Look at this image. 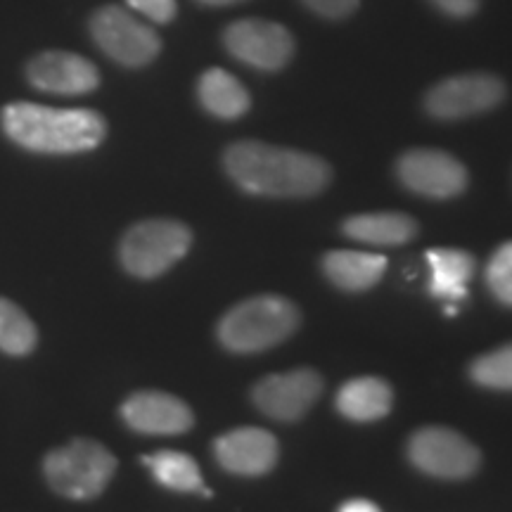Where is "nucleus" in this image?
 <instances>
[{
    "label": "nucleus",
    "mask_w": 512,
    "mask_h": 512,
    "mask_svg": "<svg viewBox=\"0 0 512 512\" xmlns=\"http://www.w3.org/2000/svg\"><path fill=\"white\" fill-rule=\"evenodd\" d=\"M302 3L325 19H344L358 8V0H302Z\"/></svg>",
    "instance_id": "25"
},
{
    "label": "nucleus",
    "mask_w": 512,
    "mask_h": 512,
    "mask_svg": "<svg viewBox=\"0 0 512 512\" xmlns=\"http://www.w3.org/2000/svg\"><path fill=\"white\" fill-rule=\"evenodd\" d=\"M223 46L235 60L259 72H278L294 55V38L283 24L271 19L247 17L228 24Z\"/></svg>",
    "instance_id": "7"
},
{
    "label": "nucleus",
    "mask_w": 512,
    "mask_h": 512,
    "mask_svg": "<svg viewBox=\"0 0 512 512\" xmlns=\"http://www.w3.org/2000/svg\"><path fill=\"white\" fill-rule=\"evenodd\" d=\"M190 228L181 221L150 219L126 230L119 247V259L136 278H157L188 254Z\"/></svg>",
    "instance_id": "5"
},
{
    "label": "nucleus",
    "mask_w": 512,
    "mask_h": 512,
    "mask_svg": "<svg viewBox=\"0 0 512 512\" xmlns=\"http://www.w3.org/2000/svg\"><path fill=\"white\" fill-rule=\"evenodd\" d=\"M323 392L316 370L299 368L292 373L268 375L254 387L252 399L261 413L280 422L299 420Z\"/></svg>",
    "instance_id": "11"
},
{
    "label": "nucleus",
    "mask_w": 512,
    "mask_h": 512,
    "mask_svg": "<svg viewBox=\"0 0 512 512\" xmlns=\"http://www.w3.org/2000/svg\"><path fill=\"white\" fill-rule=\"evenodd\" d=\"M299 311L290 299L261 294L233 306L219 323V339L235 354H256L285 342L297 330Z\"/></svg>",
    "instance_id": "3"
},
{
    "label": "nucleus",
    "mask_w": 512,
    "mask_h": 512,
    "mask_svg": "<svg viewBox=\"0 0 512 512\" xmlns=\"http://www.w3.org/2000/svg\"><path fill=\"white\" fill-rule=\"evenodd\" d=\"M214 456L223 470L242 477H259L271 472L278 460V441L259 427H240L216 439Z\"/></svg>",
    "instance_id": "13"
},
{
    "label": "nucleus",
    "mask_w": 512,
    "mask_h": 512,
    "mask_svg": "<svg viewBox=\"0 0 512 512\" xmlns=\"http://www.w3.org/2000/svg\"><path fill=\"white\" fill-rule=\"evenodd\" d=\"M223 166L242 190L261 197H311L330 183V166L320 157L256 140L230 145Z\"/></svg>",
    "instance_id": "1"
},
{
    "label": "nucleus",
    "mask_w": 512,
    "mask_h": 512,
    "mask_svg": "<svg viewBox=\"0 0 512 512\" xmlns=\"http://www.w3.org/2000/svg\"><path fill=\"white\" fill-rule=\"evenodd\" d=\"M408 458L425 475L465 479L475 475L482 456L470 439L448 427H422L408 441Z\"/></svg>",
    "instance_id": "8"
},
{
    "label": "nucleus",
    "mask_w": 512,
    "mask_h": 512,
    "mask_svg": "<svg viewBox=\"0 0 512 512\" xmlns=\"http://www.w3.org/2000/svg\"><path fill=\"white\" fill-rule=\"evenodd\" d=\"M126 5L155 24H169L178 12L176 0H126Z\"/></svg>",
    "instance_id": "24"
},
{
    "label": "nucleus",
    "mask_w": 512,
    "mask_h": 512,
    "mask_svg": "<svg viewBox=\"0 0 512 512\" xmlns=\"http://www.w3.org/2000/svg\"><path fill=\"white\" fill-rule=\"evenodd\" d=\"M5 136L41 155H76L95 150L107 136L102 114L93 110H57L36 102H12L0 112Z\"/></svg>",
    "instance_id": "2"
},
{
    "label": "nucleus",
    "mask_w": 512,
    "mask_h": 512,
    "mask_svg": "<svg viewBox=\"0 0 512 512\" xmlns=\"http://www.w3.org/2000/svg\"><path fill=\"white\" fill-rule=\"evenodd\" d=\"M430 3L453 19H467L479 10V0H430Z\"/></svg>",
    "instance_id": "26"
},
{
    "label": "nucleus",
    "mask_w": 512,
    "mask_h": 512,
    "mask_svg": "<svg viewBox=\"0 0 512 512\" xmlns=\"http://www.w3.org/2000/svg\"><path fill=\"white\" fill-rule=\"evenodd\" d=\"M486 285L498 302L512 306V242H505L494 252L486 266Z\"/></svg>",
    "instance_id": "23"
},
{
    "label": "nucleus",
    "mask_w": 512,
    "mask_h": 512,
    "mask_svg": "<svg viewBox=\"0 0 512 512\" xmlns=\"http://www.w3.org/2000/svg\"><path fill=\"white\" fill-rule=\"evenodd\" d=\"M121 415L131 430L157 434V437L183 434L195 422L188 403L164 392H138L128 396L121 406Z\"/></svg>",
    "instance_id": "14"
},
{
    "label": "nucleus",
    "mask_w": 512,
    "mask_h": 512,
    "mask_svg": "<svg viewBox=\"0 0 512 512\" xmlns=\"http://www.w3.org/2000/svg\"><path fill=\"white\" fill-rule=\"evenodd\" d=\"M197 3L209 5V8H228V5H238L245 3V0H197Z\"/></svg>",
    "instance_id": "28"
},
{
    "label": "nucleus",
    "mask_w": 512,
    "mask_h": 512,
    "mask_svg": "<svg viewBox=\"0 0 512 512\" xmlns=\"http://www.w3.org/2000/svg\"><path fill=\"white\" fill-rule=\"evenodd\" d=\"M36 342V325L31 323L27 313L10 299L0 297V351L10 356H24L34 351Z\"/></svg>",
    "instance_id": "21"
},
{
    "label": "nucleus",
    "mask_w": 512,
    "mask_h": 512,
    "mask_svg": "<svg viewBox=\"0 0 512 512\" xmlns=\"http://www.w3.org/2000/svg\"><path fill=\"white\" fill-rule=\"evenodd\" d=\"M339 512H382L373 501H366V498H354V501H347L339 508Z\"/></svg>",
    "instance_id": "27"
},
{
    "label": "nucleus",
    "mask_w": 512,
    "mask_h": 512,
    "mask_svg": "<svg viewBox=\"0 0 512 512\" xmlns=\"http://www.w3.org/2000/svg\"><path fill=\"white\" fill-rule=\"evenodd\" d=\"M396 176L415 195L451 200L467 188V171L441 150H408L396 162Z\"/></svg>",
    "instance_id": "10"
},
{
    "label": "nucleus",
    "mask_w": 512,
    "mask_h": 512,
    "mask_svg": "<svg viewBox=\"0 0 512 512\" xmlns=\"http://www.w3.org/2000/svg\"><path fill=\"white\" fill-rule=\"evenodd\" d=\"M91 36L102 53L124 67H145L162 50L157 31L119 5H105L95 12Z\"/></svg>",
    "instance_id": "6"
},
{
    "label": "nucleus",
    "mask_w": 512,
    "mask_h": 512,
    "mask_svg": "<svg viewBox=\"0 0 512 512\" xmlns=\"http://www.w3.org/2000/svg\"><path fill=\"white\" fill-rule=\"evenodd\" d=\"M29 83L43 93L83 95L100 86L98 67L86 57L64 50L36 55L27 67Z\"/></svg>",
    "instance_id": "12"
},
{
    "label": "nucleus",
    "mask_w": 512,
    "mask_h": 512,
    "mask_svg": "<svg viewBox=\"0 0 512 512\" xmlns=\"http://www.w3.org/2000/svg\"><path fill=\"white\" fill-rule=\"evenodd\" d=\"M387 259L373 252H354V249H335L323 256V271L337 287L349 292L368 290L380 283Z\"/></svg>",
    "instance_id": "16"
},
{
    "label": "nucleus",
    "mask_w": 512,
    "mask_h": 512,
    "mask_svg": "<svg viewBox=\"0 0 512 512\" xmlns=\"http://www.w3.org/2000/svg\"><path fill=\"white\" fill-rule=\"evenodd\" d=\"M143 463L152 477L159 484L171 491H181V494H192V491H202V472L195 458L181 451H157L152 456H145Z\"/></svg>",
    "instance_id": "20"
},
{
    "label": "nucleus",
    "mask_w": 512,
    "mask_h": 512,
    "mask_svg": "<svg viewBox=\"0 0 512 512\" xmlns=\"http://www.w3.org/2000/svg\"><path fill=\"white\" fill-rule=\"evenodd\" d=\"M197 98L209 114L219 119H240L249 110L247 88L226 69H207L197 83Z\"/></svg>",
    "instance_id": "19"
},
{
    "label": "nucleus",
    "mask_w": 512,
    "mask_h": 512,
    "mask_svg": "<svg viewBox=\"0 0 512 512\" xmlns=\"http://www.w3.org/2000/svg\"><path fill=\"white\" fill-rule=\"evenodd\" d=\"M117 472V458L100 441L74 439L50 451L43 460V475L50 489L69 501H91L100 496Z\"/></svg>",
    "instance_id": "4"
},
{
    "label": "nucleus",
    "mask_w": 512,
    "mask_h": 512,
    "mask_svg": "<svg viewBox=\"0 0 512 512\" xmlns=\"http://www.w3.org/2000/svg\"><path fill=\"white\" fill-rule=\"evenodd\" d=\"M392 387L377 377L349 380L337 392V411L354 422L380 420L392 411Z\"/></svg>",
    "instance_id": "18"
},
{
    "label": "nucleus",
    "mask_w": 512,
    "mask_h": 512,
    "mask_svg": "<svg viewBox=\"0 0 512 512\" xmlns=\"http://www.w3.org/2000/svg\"><path fill=\"white\" fill-rule=\"evenodd\" d=\"M427 264L432 268L430 292L434 297L446 299L448 316L456 313V302L467 297V283L475 275V256L465 249H430Z\"/></svg>",
    "instance_id": "15"
},
{
    "label": "nucleus",
    "mask_w": 512,
    "mask_h": 512,
    "mask_svg": "<svg viewBox=\"0 0 512 512\" xmlns=\"http://www.w3.org/2000/svg\"><path fill=\"white\" fill-rule=\"evenodd\" d=\"M344 235L363 245L394 247L411 242L418 235V223L399 211H377V214H358L344 221Z\"/></svg>",
    "instance_id": "17"
},
{
    "label": "nucleus",
    "mask_w": 512,
    "mask_h": 512,
    "mask_svg": "<svg viewBox=\"0 0 512 512\" xmlns=\"http://www.w3.org/2000/svg\"><path fill=\"white\" fill-rule=\"evenodd\" d=\"M472 380L486 389L512 392V344L479 356L470 368Z\"/></svg>",
    "instance_id": "22"
},
{
    "label": "nucleus",
    "mask_w": 512,
    "mask_h": 512,
    "mask_svg": "<svg viewBox=\"0 0 512 512\" xmlns=\"http://www.w3.org/2000/svg\"><path fill=\"white\" fill-rule=\"evenodd\" d=\"M505 98V83L494 74H458L444 79L427 93L425 110L434 119L456 121L484 114Z\"/></svg>",
    "instance_id": "9"
}]
</instances>
